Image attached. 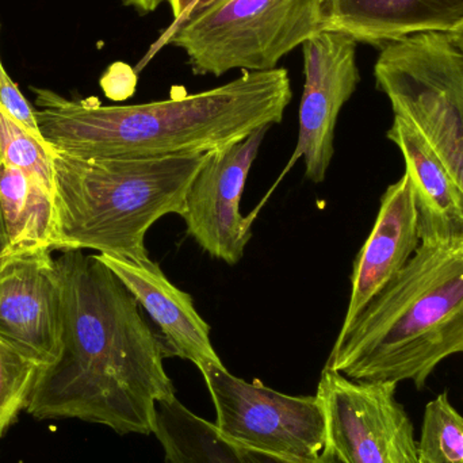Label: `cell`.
Returning a JSON list of instances; mask_svg holds the SVG:
<instances>
[{
	"label": "cell",
	"instance_id": "1",
	"mask_svg": "<svg viewBox=\"0 0 463 463\" xmlns=\"http://www.w3.org/2000/svg\"><path fill=\"white\" fill-rule=\"evenodd\" d=\"M61 288L59 359L41 367L26 412L78 419L117 434H154L157 404L174 399L168 351L138 302L97 255L53 259Z\"/></svg>",
	"mask_w": 463,
	"mask_h": 463
},
{
	"label": "cell",
	"instance_id": "2",
	"mask_svg": "<svg viewBox=\"0 0 463 463\" xmlns=\"http://www.w3.org/2000/svg\"><path fill=\"white\" fill-rule=\"evenodd\" d=\"M30 90L45 143L81 159L209 152L280 124L293 98L285 68L244 72L216 89L140 105L103 106L97 98L67 99L52 90Z\"/></svg>",
	"mask_w": 463,
	"mask_h": 463
},
{
	"label": "cell",
	"instance_id": "3",
	"mask_svg": "<svg viewBox=\"0 0 463 463\" xmlns=\"http://www.w3.org/2000/svg\"><path fill=\"white\" fill-rule=\"evenodd\" d=\"M463 353V239L421 241L407 266L340 329L324 369L354 381H412Z\"/></svg>",
	"mask_w": 463,
	"mask_h": 463
},
{
	"label": "cell",
	"instance_id": "4",
	"mask_svg": "<svg viewBox=\"0 0 463 463\" xmlns=\"http://www.w3.org/2000/svg\"><path fill=\"white\" fill-rule=\"evenodd\" d=\"M208 152L167 157H81L53 151L60 252L148 259L152 225L184 209Z\"/></svg>",
	"mask_w": 463,
	"mask_h": 463
},
{
	"label": "cell",
	"instance_id": "5",
	"mask_svg": "<svg viewBox=\"0 0 463 463\" xmlns=\"http://www.w3.org/2000/svg\"><path fill=\"white\" fill-rule=\"evenodd\" d=\"M320 32L321 0H224L165 30L144 61L171 43L186 53L194 75L264 72Z\"/></svg>",
	"mask_w": 463,
	"mask_h": 463
},
{
	"label": "cell",
	"instance_id": "6",
	"mask_svg": "<svg viewBox=\"0 0 463 463\" xmlns=\"http://www.w3.org/2000/svg\"><path fill=\"white\" fill-rule=\"evenodd\" d=\"M377 87L410 119L463 193V53L449 34L413 35L381 49Z\"/></svg>",
	"mask_w": 463,
	"mask_h": 463
},
{
	"label": "cell",
	"instance_id": "7",
	"mask_svg": "<svg viewBox=\"0 0 463 463\" xmlns=\"http://www.w3.org/2000/svg\"><path fill=\"white\" fill-rule=\"evenodd\" d=\"M225 439L269 456L315 461L326 445V413L317 396H288L234 377L224 364L200 370Z\"/></svg>",
	"mask_w": 463,
	"mask_h": 463
},
{
	"label": "cell",
	"instance_id": "8",
	"mask_svg": "<svg viewBox=\"0 0 463 463\" xmlns=\"http://www.w3.org/2000/svg\"><path fill=\"white\" fill-rule=\"evenodd\" d=\"M396 383L354 381L324 369L316 396L326 445L343 463H419L415 427L396 399Z\"/></svg>",
	"mask_w": 463,
	"mask_h": 463
},
{
	"label": "cell",
	"instance_id": "9",
	"mask_svg": "<svg viewBox=\"0 0 463 463\" xmlns=\"http://www.w3.org/2000/svg\"><path fill=\"white\" fill-rule=\"evenodd\" d=\"M356 45L348 35L326 30L302 43L305 83L296 149L274 186L250 214L252 219L299 159H304L307 179L315 184L326 179L335 154L337 118L361 80Z\"/></svg>",
	"mask_w": 463,
	"mask_h": 463
},
{
	"label": "cell",
	"instance_id": "10",
	"mask_svg": "<svg viewBox=\"0 0 463 463\" xmlns=\"http://www.w3.org/2000/svg\"><path fill=\"white\" fill-rule=\"evenodd\" d=\"M269 128L212 149L190 184L181 217L186 232L212 258L239 263L252 237L253 220L240 211L248 174Z\"/></svg>",
	"mask_w": 463,
	"mask_h": 463
},
{
	"label": "cell",
	"instance_id": "11",
	"mask_svg": "<svg viewBox=\"0 0 463 463\" xmlns=\"http://www.w3.org/2000/svg\"><path fill=\"white\" fill-rule=\"evenodd\" d=\"M53 259L27 256L0 269V339L41 367L61 351V288Z\"/></svg>",
	"mask_w": 463,
	"mask_h": 463
},
{
	"label": "cell",
	"instance_id": "12",
	"mask_svg": "<svg viewBox=\"0 0 463 463\" xmlns=\"http://www.w3.org/2000/svg\"><path fill=\"white\" fill-rule=\"evenodd\" d=\"M152 318L168 356L192 362L198 370L224 364L214 350L211 326L195 309L192 296L174 285L151 259H122L95 253Z\"/></svg>",
	"mask_w": 463,
	"mask_h": 463
},
{
	"label": "cell",
	"instance_id": "13",
	"mask_svg": "<svg viewBox=\"0 0 463 463\" xmlns=\"http://www.w3.org/2000/svg\"><path fill=\"white\" fill-rule=\"evenodd\" d=\"M420 244L415 194L410 178L404 174L381 198L374 227L355 259L350 301L340 329L348 328L356 320L407 266Z\"/></svg>",
	"mask_w": 463,
	"mask_h": 463
},
{
	"label": "cell",
	"instance_id": "14",
	"mask_svg": "<svg viewBox=\"0 0 463 463\" xmlns=\"http://www.w3.org/2000/svg\"><path fill=\"white\" fill-rule=\"evenodd\" d=\"M321 24L383 49L413 35L456 32L463 0H321Z\"/></svg>",
	"mask_w": 463,
	"mask_h": 463
},
{
	"label": "cell",
	"instance_id": "15",
	"mask_svg": "<svg viewBox=\"0 0 463 463\" xmlns=\"http://www.w3.org/2000/svg\"><path fill=\"white\" fill-rule=\"evenodd\" d=\"M405 160L412 184L421 241L463 239V193L420 130L405 117L394 114L388 130Z\"/></svg>",
	"mask_w": 463,
	"mask_h": 463
},
{
	"label": "cell",
	"instance_id": "16",
	"mask_svg": "<svg viewBox=\"0 0 463 463\" xmlns=\"http://www.w3.org/2000/svg\"><path fill=\"white\" fill-rule=\"evenodd\" d=\"M154 434L167 463H343L328 445L315 461H296L242 448L225 439L213 423L195 415L176 397L157 404Z\"/></svg>",
	"mask_w": 463,
	"mask_h": 463
},
{
	"label": "cell",
	"instance_id": "17",
	"mask_svg": "<svg viewBox=\"0 0 463 463\" xmlns=\"http://www.w3.org/2000/svg\"><path fill=\"white\" fill-rule=\"evenodd\" d=\"M0 206L8 239L5 263L59 250L54 194L37 179L0 163Z\"/></svg>",
	"mask_w": 463,
	"mask_h": 463
},
{
	"label": "cell",
	"instance_id": "18",
	"mask_svg": "<svg viewBox=\"0 0 463 463\" xmlns=\"http://www.w3.org/2000/svg\"><path fill=\"white\" fill-rule=\"evenodd\" d=\"M418 457L419 463H463V416L451 405L448 392L424 410Z\"/></svg>",
	"mask_w": 463,
	"mask_h": 463
},
{
	"label": "cell",
	"instance_id": "19",
	"mask_svg": "<svg viewBox=\"0 0 463 463\" xmlns=\"http://www.w3.org/2000/svg\"><path fill=\"white\" fill-rule=\"evenodd\" d=\"M0 163L37 179L54 194L53 149L27 133L0 106Z\"/></svg>",
	"mask_w": 463,
	"mask_h": 463
},
{
	"label": "cell",
	"instance_id": "20",
	"mask_svg": "<svg viewBox=\"0 0 463 463\" xmlns=\"http://www.w3.org/2000/svg\"><path fill=\"white\" fill-rule=\"evenodd\" d=\"M38 366L13 345L0 339V438L26 411L37 381Z\"/></svg>",
	"mask_w": 463,
	"mask_h": 463
},
{
	"label": "cell",
	"instance_id": "21",
	"mask_svg": "<svg viewBox=\"0 0 463 463\" xmlns=\"http://www.w3.org/2000/svg\"><path fill=\"white\" fill-rule=\"evenodd\" d=\"M136 81H137V76L135 70L125 62H116L100 79V86L110 99L122 100L135 92Z\"/></svg>",
	"mask_w": 463,
	"mask_h": 463
},
{
	"label": "cell",
	"instance_id": "22",
	"mask_svg": "<svg viewBox=\"0 0 463 463\" xmlns=\"http://www.w3.org/2000/svg\"><path fill=\"white\" fill-rule=\"evenodd\" d=\"M165 2H168V0H122L125 5L135 8L141 15L154 13Z\"/></svg>",
	"mask_w": 463,
	"mask_h": 463
},
{
	"label": "cell",
	"instance_id": "23",
	"mask_svg": "<svg viewBox=\"0 0 463 463\" xmlns=\"http://www.w3.org/2000/svg\"><path fill=\"white\" fill-rule=\"evenodd\" d=\"M167 3L170 5L171 11H173V24H175L189 14V11L192 10L193 5L197 3V0H168Z\"/></svg>",
	"mask_w": 463,
	"mask_h": 463
},
{
	"label": "cell",
	"instance_id": "24",
	"mask_svg": "<svg viewBox=\"0 0 463 463\" xmlns=\"http://www.w3.org/2000/svg\"><path fill=\"white\" fill-rule=\"evenodd\" d=\"M8 239L5 232V220H3L2 206H0V269L5 266V253H7Z\"/></svg>",
	"mask_w": 463,
	"mask_h": 463
},
{
	"label": "cell",
	"instance_id": "25",
	"mask_svg": "<svg viewBox=\"0 0 463 463\" xmlns=\"http://www.w3.org/2000/svg\"><path fill=\"white\" fill-rule=\"evenodd\" d=\"M449 37H450V40L453 41L454 45H456L457 48H458L459 51H461L463 53V24L462 26H459L456 32L450 33Z\"/></svg>",
	"mask_w": 463,
	"mask_h": 463
},
{
	"label": "cell",
	"instance_id": "26",
	"mask_svg": "<svg viewBox=\"0 0 463 463\" xmlns=\"http://www.w3.org/2000/svg\"><path fill=\"white\" fill-rule=\"evenodd\" d=\"M0 61H2V56H0Z\"/></svg>",
	"mask_w": 463,
	"mask_h": 463
}]
</instances>
